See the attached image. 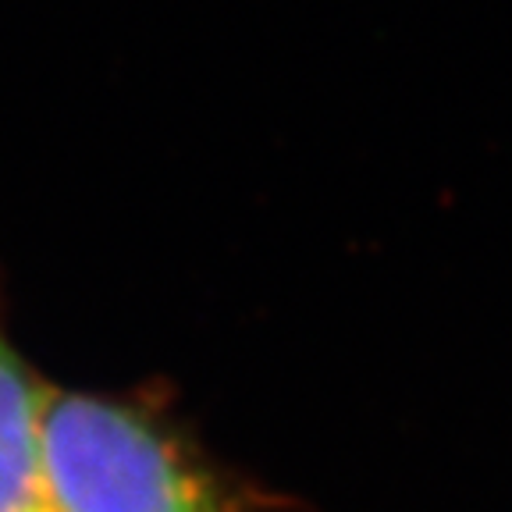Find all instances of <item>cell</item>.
Wrapping results in <instances>:
<instances>
[{
  "instance_id": "obj_2",
  "label": "cell",
  "mask_w": 512,
  "mask_h": 512,
  "mask_svg": "<svg viewBox=\"0 0 512 512\" xmlns=\"http://www.w3.org/2000/svg\"><path fill=\"white\" fill-rule=\"evenodd\" d=\"M43 388L0 338V512H61L40 441Z\"/></svg>"
},
{
  "instance_id": "obj_1",
  "label": "cell",
  "mask_w": 512,
  "mask_h": 512,
  "mask_svg": "<svg viewBox=\"0 0 512 512\" xmlns=\"http://www.w3.org/2000/svg\"><path fill=\"white\" fill-rule=\"evenodd\" d=\"M40 441L61 512H224L192 456L136 406L47 384Z\"/></svg>"
}]
</instances>
